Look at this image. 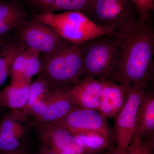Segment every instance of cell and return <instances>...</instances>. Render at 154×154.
<instances>
[{"label":"cell","instance_id":"cell-13","mask_svg":"<svg viewBox=\"0 0 154 154\" xmlns=\"http://www.w3.org/2000/svg\"><path fill=\"white\" fill-rule=\"evenodd\" d=\"M133 138L154 141V93L146 90L138 110Z\"/></svg>","mask_w":154,"mask_h":154},{"label":"cell","instance_id":"cell-9","mask_svg":"<svg viewBox=\"0 0 154 154\" xmlns=\"http://www.w3.org/2000/svg\"><path fill=\"white\" fill-rule=\"evenodd\" d=\"M28 115L20 109H14L3 116L0 122V141L3 152L14 150L23 145L31 121Z\"/></svg>","mask_w":154,"mask_h":154},{"label":"cell","instance_id":"cell-3","mask_svg":"<svg viewBox=\"0 0 154 154\" xmlns=\"http://www.w3.org/2000/svg\"><path fill=\"white\" fill-rule=\"evenodd\" d=\"M81 45L84 78L113 81L120 50L117 32L92 38Z\"/></svg>","mask_w":154,"mask_h":154},{"label":"cell","instance_id":"cell-20","mask_svg":"<svg viewBox=\"0 0 154 154\" xmlns=\"http://www.w3.org/2000/svg\"><path fill=\"white\" fill-rule=\"evenodd\" d=\"M27 48L28 49V57L22 78V82L31 83L32 78L40 72L41 70L40 54L35 51Z\"/></svg>","mask_w":154,"mask_h":154},{"label":"cell","instance_id":"cell-22","mask_svg":"<svg viewBox=\"0 0 154 154\" xmlns=\"http://www.w3.org/2000/svg\"><path fill=\"white\" fill-rule=\"evenodd\" d=\"M28 57V49L25 48L15 58L10 69L11 82H22Z\"/></svg>","mask_w":154,"mask_h":154},{"label":"cell","instance_id":"cell-30","mask_svg":"<svg viewBox=\"0 0 154 154\" xmlns=\"http://www.w3.org/2000/svg\"><path fill=\"white\" fill-rule=\"evenodd\" d=\"M59 154H74L71 153L67 152H61V151H58Z\"/></svg>","mask_w":154,"mask_h":154},{"label":"cell","instance_id":"cell-17","mask_svg":"<svg viewBox=\"0 0 154 154\" xmlns=\"http://www.w3.org/2000/svg\"><path fill=\"white\" fill-rule=\"evenodd\" d=\"M26 48L20 39L9 40L0 51V87L10 75V69L15 58Z\"/></svg>","mask_w":154,"mask_h":154},{"label":"cell","instance_id":"cell-4","mask_svg":"<svg viewBox=\"0 0 154 154\" xmlns=\"http://www.w3.org/2000/svg\"><path fill=\"white\" fill-rule=\"evenodd\" d=\"M34 18L48 25L66 41L73 44H82L92 38L116 32L99 27L78 11L41 13L36 14Z\"/></svg>","mask_w":154,"mask_h":154},{"label":"cell","instance_id":"cell-1","mask_svg":"<svg viewBox=\"0 0 154 154\" xmlns=\"http://www.w3.org/2000/svg\"><path fill=\"white\" fill-rule=\"evenodd\" d=\"M149 22H138L116 32L120 45L113 80L125 89L134 85L148 87L153 79L154 33Z\"/></svg>","mask_w":154,"mask_h":154},{"label":"cell","instance_id":"cell-18","mask_svg":"<svg viewBox=\"0 0 154 154\" xmlns=\"http://www.w3.org/2000/svg\"><path fill=\"white\" fill-rule=\"evenodd\" d=\"M81 142L88 154L94 153L106 149L110 140L100 133L81 131L73 134Z\"/></svg>","mask_w":154,"mask_h":154},{"label":"cell","instance_id":"cell-25","mask_svg":"<svg viewBox=\"0 0 154 154\" xmlns=\"http://www.w3.org/2000/svg\"><path fill=\"white\" fill-rule=\"evenodd\" d=\"M56 1V0H33V2L43 10L42 13H47Z\"/></svg>","mask_w":154,"mask_h":154},{"label":"cell","instance_id":"cell-5","mask_svg":"<svg viewBox=\"0 0 154 154\" xmlns=\"http://www.w3.org/2000/svg\"><path fill=\"white\" fill-rule=\"evenodd\" d=\"M85 14L99 27L116 32L138 22L131 0H92Z\"/></svg>","mask_w":154,"mask_h":154},{"label":"cell","instance_id":"cell-21","mask_svg":"<svg viewBox=\"0 0 154 154\" xmlns=\"http://www.w3.org/2000/svg\"><path fill=\"white\" fill-rule=\"evenodd\" d=\"M50 89L47 81L39 75L34 82L30 83V96L28 103L25 107H28L38 99L44 101L45 97Z\"/></svg>","mask_w":154,"mask_h":154},{"label":"cell","instance_id":"cell-15","mask_svg":"<svg viewBox=\"0 0 154 154\" xmlns=\"http://www.w3.org/2000/svg\"><path fill=\"white\" fill-rule=\"evenodd\" d=\"M27 20V14L13 1H0V38L8 36Z\"/></svg>","mask_w":154,"mask_h":154},{"label":"cell","instance_id":"cell-11","mask_svg":"<svg viewBox=\"0 0 154 154\" xmlns=\"http://www.w3.org/2000/svg\"><path fill=\"white\" fill-rule=\"evenodd\" d=\"M70 88L51 89L44 100V112L31 121L32 126L39 123H48L63 117L76 106L72 102Z\"/></svg>","mask_w":154,"mask_h":154},{"label":"cell","instance_id":"cell-19","mask_svg":"<svg viewBox=\"0 0 154 154\" xmlns=\"http://www.w3.org/2000/svg\"><path fill=\"white\" fill-rule=\"evenodd\" d=\"M92 0H56L47 13L75 11L85 14Z\"/></svg>","mask_w":154,"mask_h":154},{"label":"cell","instance_id":"cell-23","mask_svg":"<svg viewBox=\"0 0 154 154\" xmlns=\"http://www.w3.org/2000/svg\"><path fill=\"white\" fill-rule=\"evenodd\" d=\"M137 13L138 22L141 24L149 22L154 8V0H131Z\"/></svg>","mask_w":154,"mask_h":154},{"label":"cell","instance_id":"cell-26","mask_svg":"<svg viewBox=\"0 0 154 154\" xmlns=\"http://www.w3.org/2000/svg\"><path fill=\"white\" fill-rule=\"evenodd\" d=\"M28 148L25 145H22L14 150L7 152H3L0 154H28Z\"/></svg>","mask_w":154,"mask_h":154},{"label":"cell","instance_id":"cell-12","mask_svg":"<svg viewBox=\"0 0 154 154\" xmlns=\"http://www.w3.org/2000/svg\"><path fill=\"white\" fill-rule=\"evenodd\" d=\"M107 80L84 78L70 88V94L76 107L98 110Z\"/></svg>","mask_w":154,"mask_h":154},{"label":"cell","instance_id":"cell-27","mask_svg":"<svg viewBox=\"0 0 154 154\" xmlns=\"http://www.w3.org/2000/svg\"><path fill=\"white\" fill-rule=\"evenodd\" d=\"M38 154H59L55 150L51 149L48 146L42 143Z\"/></svg>","mask_w":154,"mask_h":154},{"label":"cell","instance_id":"cell-8","mask_svg":"<svg viewBox=\"0 0 154 154\" xmlns=\"http://www.w3.org/2000/svg\"><path fill=\"white\" fill-rule=\"evenodd\" d=\"M51 123L63 127L72 134L85 131L100 133L110 140L114 137L113 130L97 110L75 107L66 115Z\"/></svg>","mask_w":154,"mask_h":154},{"label":"cell","instance_id":"cell-31","mask_svg":"<svg viewBox=\"0 0 154 154\" xmlns=\"http://www.w3.org/2000/svg\"><path fill=\"white\" fill-rule=\"evenodd\" d=\"M3 152L2 149V145H1V141H0V154Z\"/></svg>","mask_w":154,"mask_h":154},{"label":"cell","instance_id":"cell-14","mask_svg":"<svg viewBox=\"0 0 154 154\" xmlns=\"http://www.w3.org/2000/svg\"><path fill=\"white\" fill-rule=\"evenodd\" d=\"M126 89L112 80H107L98 111L106 118H115L127 98Z\"/></svg>","mask_w":154,"mask_h":154},{"label":"cell","instance_id":"cell-7","mask_svg":"<svg viewBox=\"0 0 154 154\" xmlns=\"http://www.w3.org/2000/svg\"><path fill=\"white\" fill-rule=\"evenodd\" d=\"M17 30L19 39L26 48L42 54L52 53L69 43L35 18L27 19Z\"/></svg>","mask_w":154,"mask_h":154},{"label":"cell","instance_id":"cell-28","mask_svg":"<svg viewBox=\"0 0 154 154\" xmlns=\"http://www.w3.org/2000/svg\"><path fill=\"white\" fill-rule=\"evenodd\" d=\"M10 40L8 36H5L2 38H0V51L4 47L5 44Z\"/></svg>","mask_w":154,"mask_h":154},{"label":"cell","instance_id":"cell-32","mask_svg":"<svg viewBox=\"0 0 154 154\" xmlns=\"http://www.w3.org/2000/svg\"><path fill=\"white\" fill-rule=\"evenodd\" d=\"M0 1H1V0H0Z\"/></svg>","mask_w":154,"mask_h":154},{"label":"cell","instance_id":"cell-6","mask_svg":"<svg viewBox=\"0 0 154 154\" xmlns=\"http://www.w3.org/2000/svg\"><path fill=\"white\" fill-rule=\"evenodd\" d=\"M148 88L143 85H137L126 89V101L115 117L113 129L117 143L116 148L121 151L125 152L132 140L138 110Z\"/></svg>","mask_w":154,"mask_h":154},{"label":"cell","instance_id":"cell-16","mask_svg":"<svg viewBox=\"0 0 154 154\" xmlns=\"http://www.w3.org/2000/svg\"><path fill=\"white\" fill-rule=\"evenodd\" d=\"M30 83L11 82L0 92V106L13 109H22L30 96Z\"/></svg>","mask_w":154,"mask_h":154},{"label":"cell","instance_id":"cell-24","mask_svg":"<svg viewBox=\"0 0 154 154\" xmlns=\"http://www.w3.org/2000/svg\"><path fill=\"white\" fill-rule=\"evenodd\" d=\"M154 141L133 138L124 154H152Z\"/></svg>","mask_w":154,"mask_h":154},{"label":"cell","instance_id":"cell-10","mask_svg":"<svg viewBox=\"0 0 154 154\" xmlns=\"http://www.w3.org/2000/svg\"><path fill=\"white\" fill-rule=\"evenodd\" d=\"M35 126L42 143L57 151L88 154L81 142L63 127L51 122L39 123Z\"/></svg>","mask_w":154,"mask_h":154},{"label":"cell","instance_id":"cell-2","mask_svg":"<svg viewBox=\"0 0 154 154\" xmlns=\"http://www.w3.org/2000/svg\"><path fill=\"white\" fill-rule=\"evenodd\" d=\"M40 75L50 89L69 88L83 78L82 45L69 43L56 51L40 55Z\"/></svg>","mask_w":154,"mask_h":154},{"label":"cell","instance_id":"cell-29","mask_svg":"<svg viewBox=\"0 0 154 154\" xmlns=\"http://www.w3.org/2000/svg\"><path fill=\"white\" fill-rule=\"evenodd\" d=\"M125 152L121 151L119 150L118 149L115 148L109 154H124Z\"/></svg>","mask_w":154,"mask_h":154}]
</instances>
